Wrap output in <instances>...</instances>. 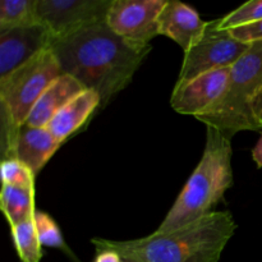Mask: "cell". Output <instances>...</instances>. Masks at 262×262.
Returning <instances> with one entry per match:
<instances>
[{"label": "cell", "mask_w": 262, "mask_h": 262, "mask_svg": "<svg viewBox=\"0 0 262 262\" xmlns=\"http://www.w3.org/2000/svg\"><path fill=\"white\" fill-rule=\"evenodd\" d=\"M63 145L54 137L48 127H31L23 124L18 133L14 148V159H18L37 176L43 166Z\"/></svg>", "instance_id": "cell-13"}, {"label": "cell", "mask_w": 262, "mask_h": 262, "mask_svg": "<svg viewBox=\"0 0 262 262\" xmlns=\"http://www.w3.org/2000/svg\"><path fill=\"white\" fill-rule=\"evenodd\" d=\"M2 182L3 184L15 187L35 188V174L30 168L18 159L2 160Z\"/></svg>", "instance_id": "cell-20"}, {"label": "cell", "mask_w": 262, "mask_h": 262, "mask_svg": "<svg viewBox=\"0 0 262 262\" xmlns=\"http://www.w3.org/2000/svg\"><path fill=\"white\" fill-rule=\"evenodd\" d=\"M258 115H260V119L262 120V101L260 104V107H258Z\"/></svg>", "instance_id": "cell-25"}, {"label": "cell", "mask_w": 262, "mask_h": 262, "mask_svg": "<svg viewBox=\"0 0 262 262\" xmlns=\"http://www.w3.org/2000/svg\"><path fill=\"white\" fill-rule=\"evenodd\" d=\"M252 159L256 163V166H257L258 169H261L262 168V130H261V135H260V138H258L257 143H256L255 147L252 148Z\"/></svg>", "instance_id": "cell-23"}, {"label": "cell", "mask_w": 262, "mask_h": 262, "mask_svg": "<svg viewBox=\"0 0 262 262\" xmlns=\"http://www.w3.org/2000/svg\"><path fill=\"white\" fill-rule=\"evenodd\" d=\"M86 87L69 74H60L37 100L25 124L31 127H48L53 118L71 100L86 91Z\"/></svg>", "instance_id": "cell-12"}, {"label": "cell", "mask_w": 262, "mask_h": 262, "mask_svg": "<svg viewBox=\"0 0 262 262\" xmlns=\"http://www.w3.org/2000/svg\"><path fill=\"white\" fill-rule=\"evenodd\" d=\"M61 72L50 48L0 78V146L2 160L14 159V148L20 127L45 90Z\"/></svg>", "instance_id": "cell-5"}, {"label": "cell", "mask_w": 262, "mask_h": 262, "mask_svg": "<svg viewBox=\"0 0 262 262\" xmlns=\"http://www.w3.org/2000/svg\"><path fill=\"white\" fill-rule=\"evenodd\" d=\"M122 262H138V261L130 260V258H127V257H122Z\"/></svg>", "instance_id": "cell-24"}, {"label": "cell", "mask_w": 262, "mask_h": 262, "mask_svg": "<svg viewBox=\"0 0 262 262\" xmlns=\"http://www.w3.org/2000/svg\"><path fill=\"white\" fill-rule=\"evenodd\" d=\"M230 68L201 74L181 86H174L170 105L178 114L194 118L207 114L224 95Z\"/></svg>", "instance_id": "cell-9"}, {"label": "cell", "mask_w": 262, "mask_h": 262, "mask_svg": "<svg viewBox=\"0 0 262 262\" xmlns=\"http://www.w3.org/2000/svg\"><path fill=\"white\" fill-rule=\"evenodd\" d=\"M33 220H35L36 230H37V235L41 246L67 250L63 234H61L55 220L50 215L43 211H36Z\"/></svg>", "instance_id": "cell-19"}, {"label": "cell", "mask_w": 262, "mask_h": 262, "mask_svg": "<svg viewBox=\"0 0 262 262\" xmlns=\"http://www.w3.org/2000/svg\"><path fill=\"white\" fill-rule=\"evenodd\" d=\"M113 0H37L40 22L53 40L66 38L106 22Z\"/></svg>", "instance_id": "cell-7"}, {"label": "cell", "mask_w": 262, "mask_h": 262, "mask_svg": "<svg viewBox=\"0 0 262 262\" xmlns=\"http://www.w3.org/2000/svg\"><path fill=\"white\" fill-rule=\"evenodd\" d=\"M205 28L206 22L194 8L177 0H166L159 17V35L171 38L187 51L201 40Z\"/></svg>", "instance_id": "cell-11"}, {"label": "cell", "mask_w": 262, "mask_h": 262, "mask_svg": "<svg viewBox=\"0 0 262 262\" xmlns=\"http://www.w3.org/2000/svg\"><path fill=\"white\" fill-rule=\"evenodd\" d=\"M94 262H122V257L115 251L96 250V257Z\"/></svg>", "instance_id": "cell-22"}, {"label": "cell", "mask_w": 262, "mask_h": 262, "mask_svg": "<svg viewBox=\"0 0 262 262\" xmlns=\"http://www.w3.org/2000/svg\"><path fill=\"white\" fill-rule=\"evenodd\" d=\"M260 20H262V0H251L220 18V27L232 30Z\"/></svg>", "instance_id": "cell-18"}, {"label": "cell", "mask_w": 262, "mask_h": 262, "mask_svg": "<svg viewBox=\"0 0 262 262\" xmlns=\"http://www.w3.org/2000/svg\"><path fill=\"white\" fill-rule=\"evenodd\" d=\"M0 209L9 227L35 216V188L3 184L0 192Z\"/></svg>", "instance_id": "cell-15"}, {"label": "cell", "mask_w": 262, "mask_h": 262, "mask_svg": "<svg viewBox=\"0 0 262 262\" xmlns=\"http://www.w3.org/2000/svg\"><path fill=\"white\" fill-rule=\"evenodd\" d=\"M101 100L95 91L86 90L68 102L48 125V129L61 143L66 142L72 135L78 132L92 117L100 110Z\"/></svg>", "instance_id": "cell-14"}, {"label": "cell", "mask_w": 262, "mask_h": 262, "mask_svg": "<svg viewBox=\"0 0 262 262\" xmlns=\"http://www.w3.org/2000/svg\"><path fill=\"white\" fill-rule=\"evenodd\" d=\"M50 49L63 73L99 95L101 110L132 82L152 46L128 42L102 22L69 37L53 40Z\"/></svg>", "instance_id": "cell-1"}, {"label": "cell", "mask_w": 262, "mask_h": 262, "mask_svg": "<svg viewBox=\"0 0 262 262\" xmlns=\"http://www.w3.org/2000/svg\"><path fill=\"white\" fill-rule=\"evenodd\" d=\"M166 0H113L106 15L110 30L136 45H150L159 35V17Z\"/></svg>", "instance_id": "cell-8"}, {"label": "cell", "mask_w": 262, "mask_h": 262, "mask_svg": "<svg viewBox=\"0 0 262 262\" xmlns=\"http://www.w3.org/2000/svg\"><path fill=\"white\" fill-rule=\"evenodd\" d=\"M230 35L238 41L245 43H252L262 41V20L260 22L251 23L247 26H241V27L232 28Z\"/></svg>", "instance_id": "cell-21"}, {"label": "cell", "mask_w": 262, "mask_h": 262, "mask_svg": "<svg viewBox=\"0 0 262 262\" xmlns=\"http://www.w3.org/2000/svg\"><path fill=\"white\" fill-rule=\"evenodd\" d=\"M13 243L20 262H40L42 250L36 230L35 220L28 219L10 227Z\"/></svg>", "instance_id": "cell-17"}, {"label": "cell", "mask_w": 262, "mask_h": 262, "mask_svg": "<svg viewBox=\"0 0 262 262\" xmlns=\"http://www.w3.org/2000/svg\"><path fill=\"white\" fill-rule=\"evenodd\" d=\"M248 48L250 43L241 42L230 35L229 30L220 27V18L207 20L201 40L184 51L176 86L209 72L232 68Z\"/></svg>", "instance_id": "cell-6"}, {"label": "cell", "mask_w": 262, "mask_h": 262, "mask_svg": "<svg viewBox=\"0 0 262 262\" xmlns=\"http://www.w3.org/2000/svg\"><path fill=\"white\" fill-rule=\"evenodd\" d=\"M232 156V140L206 127L201 160L156 232H173L215 212L225 192L233 186Z\"/></svg>", "instance_id": "cell-3"}, {"label": "cell", "mask_w": 262, "mask_h": 262, "mask_svg": "<svg viewBox=\"0 0 262 262\" xmlns=\"http://www.w3.org/2000/svg\"><path fill=\"white\" fill-rule=\"evenodd\" d=\"M262 101V41L248 50L230 68L228 86L220 101L197 119L232 140L243 130H262L258 107Z\"/></svg>", "instance_id": "cell-4"}, {"label": "cell", "mask_w": 262, "mask_h": 262, "mask_svg": "<svg viewBox=\"0 0 262 262\" xmlns=\"http://www.w3.org/2000/svg\"><path fill=\"white\" fill-rule=\"evenodd\" d=\"M41 25L37 0H2L0 32Z\"/></svg>", "instance_id": "cell-16"}, {"label": "cell", "mask_w": 262, "mask_h": 262, "mask_svg": "<svg viewBox=\"0 0 262 262\" xmlns=\"http://www.w3.org/2000/svg\"><path fill=\"white\" fill-rule=\"evenodd\" d=\"M235 230L232 212L215 211L173 232L129 241L94 238L92 243L138 262H219Z\"/></svg>", "instance_id": "cell-2"}, {"label": "cell", "mask_w": 262, "mask_h": 262, "mask_svg": "<svg viewBox=\"0 0 262 262\" xmlns=\"http://www.w3.org/2000/svg\"><path fill=\"white\" fill-rule=\"evenodd\" d=\"M51 41L42 25L0 32V78L50 48Z\"/></svg>", "instance_id": "cell-10"}]
</instances>
